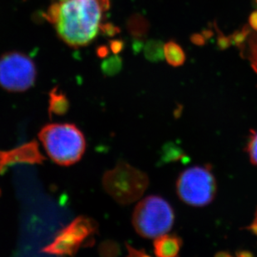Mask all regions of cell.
<instances>
[{
  "mask_svg": "<svg viewBox=\"0 0 257 257\" xmlns=\"http://www.w3.org/2000/svg\"><path fill=\"white\" fill-rule=\"evenodd\" d=\"M109 0H55L44 16L71 48L89 45L102 28Z\"/></svg>",
  "mask_w": 257,
  "mask_h": 257,
  "instance_id": "1",
  "label": "cell"
},
{
  "mask_svg": "<svg viewBox=\"0 0 257 257\" xmlns=\"http://www.w3.org/2000/svg\"><path fill=\"white\" fill-rule=\"evenodd\" d=\"M39 138L48 156L60 166L77 163L86 149L84 134L73 124H46L41 128Z\"/></svg>",
  "mask_w": 257,
  "mask_h": 257,
  "instance_id": "2",
  "label": "cell"
},
{
  "mask_svg": "<svg viewBox=\"0 0 257 257\" xmlns=\"http://www.w3.org/2000/svg\"><path fill=\"white\" fill-rule=\"evenodd\" d=\"M175 214L171 205L157 195L147 196L136 205L134 210V227L143 237L158 238L167 234L173 226Z\"/></svg>",
  "mask_w": 257,
  "mask_h": 257,
  "instance_id": "3",
  "label": "cell"
},
{
  "mask_svg": "<svg viewBox=\"0 0 257 257\" xmlns=\"http://www.w3.org/2000/svg\"><path fill=\"white\" fill-rule=\"evenodd\" d=\"M103 186L120 204H131L141 198L149 185L146 174L124 161H120L103 176Z\"/></svg>",
  "mask_w": 257,
  "mask_h": 257,
  "instance_id": "4",
  "label": "cell"
},
{
  "mask_svg": "<svg viewBox=\"0 0 257 257\" xmlns=\"http://www.w3.org/2000/svg\"><path fill=\"white\" fill-rule=\"evenodd\" d=\"M176 192L183 202L194 207L209 205L215 197L216 182L209 166H193L180 175Z\"/></svg>",
  "mask_w": 257,
  "mask_h": 257,
  "instance_id": "5",
  "label": "cell"
},
{
  "mask_svg": "<svg viewBox=\"0 0 257 257\" xmlns=\"http://www.w3.org/2000/svg\"><path fill=\"white\" fill-rule=\"evenodd\" d=\"M35 64L27 55L11 52L0 58V85L11 92H22L34 85Z\"/></svg>",
  "mask_w": 257,
  "mask_h": 257,
  "instance_id": "6",
  "label": "cell"
},
{
  "mask_svg": "<svg viewBox=\"0 0 257 257\" xmlns=\"http://www.w3.org/2000/svg\"><path fill=\"white\" fill-rule=\"evenodd\" d=\"M96 230L95 221L85 216H79L64 228L44 251L51 255H75L85 243L92 241Z\"/></svg>",
  "mask_w": 257,
  "mask_h": 257,
  "instance_id": "7",
  "label": "cell"
},
{
  "mask_svg": "<svg viewBox=\"0 0 257 257\" xmlns=\"http://www.w3.org/2000/svg\"><path fill=\"white\" fill-rule=\"evenodd\" d=\"M182 241L174 235H161L154 243L155 254L157 257H177L181 250Z\"/></svg>",
  "mask_w": 257,
  "mask_h": 257,
  "instance_id": "8",
  "label": "cell"
},
{
  "mask_svg": "<svg viewBox=\"0 0 257 257\" xmlns=\"http://www.w3.org/2000/svg\"><path fill=\"white\" fill-rule=\"evenodd\" d=\"M164 59L171 66H182L186 62V53L178 43L170 40L164 45Z\"/></svg>",
  "mask_w": 257,
  "mask_h": 257,
  "instance_id": "9",
  "label": "cell"
},
{
  "mask_svg": "<svg viewBox=\"0 0 257 257\" xmlns=\"http://www.w3.org/2000/svg\"><path fill=\"white\" fill-rule=\"evenodd\" d=\"M144 54L150 61H161L164 59L163 43L159 40H150L144 47Z\"/></svg>",
  "mask_w": 257,
  "mask_h": 257,
  "instance_id": "10",
  "label": "cell"
},
{
  "mask_svg": "<svg viewBox=\"0 0 257 257\" xmlns=\"http://www.w3.org/2000/svg\"><path fill=\"white\" fill-rule=\"evenodd\" d=\"M128 31L137 40H141L148 31V25L141 18L135 17L128 23Z\"/></svg>",
  "mask_w": 257,
  "mask_h": 257,
  "instance_id": "11",
  "label": "cell"
},
{
  "mask_svg": "<svg viewBox=\"0 0 257 257\" xmlns=\"http://www.w3.org/2000/svg\"><path fill=\"white\" fill-rule=\"evenodd\" d=\"M68 109H69V100L67 99L65 95L58 94L55 90V93L51 95L50 109L55 114H64L68 111Z\"/></svg>",
  "mask_w": 257,
  "mask_h": 257,
  "instance_id": "12",
  "label": "cell"
},
{
  "mask_svg": "<svg viewBox=\"0 0 257 257\" xmlns=\"http://www.w3.org/2000/svg\"><path fill=\"white\" fill-rule=\"evenodd\" d=\"M122 68V60L118 56H113L105 60L102 64V70L104 74L113 75L120 70Z\"/></svg>",
  "mask_w": 257,
  "mask_h": 257,
  "instance_id": "13",
  "label": "cell"
},
{
  "mask_svg": "<svg viewBox=\"0 0 257 257\" xmlns=\"http://www.w3.org/2000/svg\"><path fill=\"white\" fill-rule=\"evenodd\" d=\"M247 151L251 163L257 166V131L253 132L248 142Z\"/></svg>",
  "mask_w": 257,
  "mask_h": 257,
  "instance_id": "14",
  "label": "cell"
},
{
  "mask_svg": "<svg viewBox=\"0 0 257 257\" xmlns=\"http://www.w3.org/2000/svg\"><path fill=\"white\" fill-rule=\"evenodd\" d=\"M249 59L257 73V35L253 36L249 43Z\"/></svg>",
  "mask_w": 257,
  "mask_h": 257,
  "instance_id": "15",
  "label": "cell"
},
{
  "mask_svg": "<svg viewBox=\"0 0 257 257\" xmlns=\"http://www.w3.org/2000/svg\"><path fill=\"white\" fill-rule=\"evenodd\" d=\"M127 250H128V255H127V257H151L150 255H147L146 253L144 252V251L136 250V249H134L131 246H128Z\"/></svg>",
  "mask_w": 257,
  "mask_h": 257,
  "instance_id": "16",
  "label": "cell"
},
{
  "mask_svg": "<svg viewBox=\"0 0 257 257\" xmlns=\"http://www.w3.org/2000/svg\"><path fill=\"white\" fill-rule=\"evenodd\" d=\"M122 42L120 41H113L110 44V49H111L112 51L116 55L117 53L120 52L122 50Z\"/></svg>",
  "mask_w": 257,
  "mask_h": 257,
  "instance_id": "17",
  "label": "cell"
},
{
  "mask_svg": "<svg viewBox=\"0 0 257 257\" xmlns=\"http://www.w3.org/2000/svg\"><path fill=\"white\" fill-rule=\"evenodd\" d=\"M249 24L250 27L257 31V11L253 12L249 18Z\"/></svg>",
  "mask_w": 257,
  "mask_h": 257,
  "instance_id": "18",
  "label": "cell"
},
{
  "mask_svg": "<svg viewBox=\"0 0 257 257\" xmlns=\"http://www.w3.org/2000/svg\"><path fill=\"white\" fill-rule=\"evenodd\" d=\"M249 230L254 234V235H257V210L255 211V219L253 220V222L251 223V225L249 226Z\"/></svg>",
  "mask_w": 257,
  "mask_h": 257,
  "instance_id": "19",
  "label": "cell"
},
{
  "mask_svg": "<svg viewBox=\"0 0 257 257\" xmlns=\"http://www.w3.org/2000/svg\"><path fill=\"white\" fill-rule=\"evenodd\" d=\"M107 53H108V49L106 47H101L100 49H99L98 54H99V56L104 57V56L107 55Z\"/></svg>",
  "mask_w": 257,
  "mask_h": 257,
  "instance_id": "20",
  "label": "cell"
},
{
  "mask_svg": "<svg viewBox=\"0 0 257 257\" xmlns=\"http://www.w3.org/2000/svg\"><path fill=\"white\" fill-rule=\"evenodd\" d=\"M215 257H231L230 255H228V254H225V253H221V254H218Z\"/></svg>",
  "mask_w": 257,
  "mask_h": 257,
  "instance_id": "21",
  "label": "cell"
},
{
  "mask_svg": "<svg viewBox=\"0 0 257 257\" xmlns=\"http://www.w3.org/2000/svg\"><path fill=\"white\" fill-rule=\"evenodd\" d=\"M256 3H257V0H256Z\"/></svg>",
  "mask_w": 257,
  "mask_h": 257,
  "instance_id": "22",
  "label": "cell"
}]
</instances>
